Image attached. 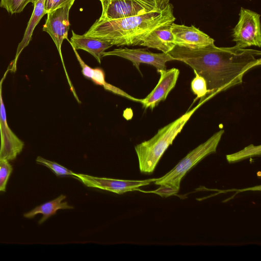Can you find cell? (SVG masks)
Instances as JSON below:
<instances>
[{
    "label": "cell",
    "mask_w": 261,
    "mask_h": 261,
    "mask_svg": "<svg viewBox=\"0 0 261 261\" xmlns=\"http://www.w3.org/2000/svg\"><path fill=\"white\" fill-rule=\"evenodd\" d=\"M168 54L205 79L208 91L199 102L202 104L218 93L241 84L245 74L261 64L260 50L236 45L217 47L213 44L198 49L175 46Z\"/></svg>",
    "instance_id": "obj_1"
},
{
    "label": "cell",
    "mask_w": 261,
    "mask_h": 261,
    "mask_svg": "<svg viewBox=\"0 0 261 261\" xmlns=\"http://www.w3.org/2000/svg\"><path fill=\"white\" fill-rule=\"evenodd\" d=\"M173 7L168 3L158 10L111 21L96 20L84 34L117 46L140 45L153 30L174 22Z\"/></svg>",
    "instance_id": "obj_2"
},
{
    "label": "cell",
    "mask_w": 261,
    "mask_h": 261,
    "mask_svg": "<svg viewBox=\"0 0 261 261\" xmlns=\"http://www.w3.org/2000/svg\"><path fill=\"white\" fill-rule=\"evenodd\" d=\"M201 105L199 103L193 109L159 129L150 139L135 146L141 173L151 174L153 172L165 151L172 144L191 116Z\"/></svg>",
    "instance_id": "obj_3"
},
{
    "label": "cell",
    "mask_w": 261,
    "mask_h": 261,
    "mask_svg": "<svg viewBox=\"0 0 261 261\" xmlns=\"http://www.w3.org/2000/svg\"><path fill=\"white\" fill-rule=\"evenodd\" d=\"M224 133L220 129L207 140L191 151L169 172L157 178L156 185L166 184L179 190L182 178L192 168L208 154L215 152L217 147Z\"/></svg>",
    "instance_id": "obj_4"
},
{
    "label": "cell",
    "mask_w": 261,
    "mask_h": 261,
    "mask_svg": "<svg viewBox=\"0 0 261 261\" xmlns=\"http://www.w3.org/2000/svg\"><path fill=\"white\" fill-rule=\"evenodd\" d=\"M102 13L97 20L111 21L142 14L167 5L166 0H99Z\"/></svg>",
    "instance_id": "obj_5"
},
{
    "label": "cell",
    "mask_w": 261,
    "mask_h": 261,
    "mask_svg": "<svg viewBox=\"0 0 261 261\" xmlns=\"http://www.w3.org/2000/svg\"><path fill=\"white\" fill-rule=\"evenodd\" d=\"M73 3L74 2H71L47 13V18L43 26L42 30L48 33L54 42L61 58L70 90L76 100H79V99L66 69L61 51V46L63 40L64 39L69 40L68 39L70 25L69 13Z\"/></svg>",
    "instance_id": "obj_6"
},
{
    "label": "cell",
    "mask_w": 261,
    "mask_h": 261,
    "mask_svg": "<svg viewBox=\"0 0 261 261\" xmlns=\"http://www.w3.org/2000/svg\"><path fill=\"white\" fill-rule=\"evenodd\" d=\"M260 15L241 7L238 23L232 30L233 41L240 47L261 46Z\"/></svg>",
    "instance_id": "obj_7"
},
{
    "label": "cell",
    "mask_w": 261,
    "mask_h": 261,
    "mask_svg": "<svg viewBox=\"0 0 261 261\" xmlns=\"http://www.w3.org/2000/svg\"><path fill=\"white\" fill-rule=\"evenodd\" d=\"M9 69L0 81V160L8 161L15 160L22 151L24 142L19 139L9 126L2 96V84Z\"/></svg>",
    "instance_id": "obj_8"
},
{
    "label": "cell",
    "mask_w": 261,
    "mask_h": 261,
    "mask_svg": "<svg viewBox=\"0 0 261 261\" xmlns=\"http://www.w3.org/2000/svg\"><path fill=\"white\" fill-rule=\"evenodd\" d=\"M109 56H118L131 61L140 72L141 63L152 65L159 71L166 69V62L174 60L168 53H153L144 48H116L105 51L102 57Z\"/></svg>",
    "instance_id": "obj_9"
},
{
    "label": "cell",
    "mask_w": 261,
    "mask_h": 261,
    "mask_svg": "<svg viewBox=\"0 0 261 261\" xmlns=\"http://www.w3.org/2000/svg\"><path fill=\"white\" fill-rule=\"evenodd\" d=\"M75 177L88 187L94 188L121 194L127 192L139 191V188L154 182L157 178L143 180H128L98 177L83 174H75Z\"/></svg>",
    "instance_id": "obj_10"
},
{
    "label": "cell",
    "mask_w": 261,
    "mask_h": 261,
    "mask_svg": "<svg viewBox=\"0 0 261 261\" xmlns=\"http://www.w3.org/2000/svg\"><path fill=\"white\" fill-rule=\"evenodd\" d=\"M171 30L175 46L189 49L201 48L214 44V40L193 25L173 22Z\"/></svg>",
    "instance_id": "obj_11"
},
{
    "label": "cell",
    "mask_w": 261,
    "mask_h": 261,
    "mask_svg": "<svg viewBox=\"0 0 261 261\" xmlns=\"http://www.w3.org/2000/svg\"><path fill=\"white\" fill-rule=\"evenodd\" d=\"M158 72L160 74V78L157 85L145 98L139 100L145 109L152 110L161 101L166 99L169 92L175 87L179 74V70L175 68Z\"/></svg>",
    "instance_id": "obj_12"
},
{
    "label": "cell",
    "mask_w": 261,
    "mask_h": 261,
    "mask_svg": "<svg viewBox=\"0 0 261 261\" xmlns=\"http://www.w3.org/2000/svg\"><path fill=\"white\" fill-rule=\"evenodd\" d=\"M171 24L161 26L151 32L140 46L154 48L164 53H168L175 46Z\"/></svg>",
    "instance_id": "obj_13"
},
{
    "label": "cell",
    "mask_w": 261,
    "mask_h": 261,
    "mask_svg": "<svg viewBox=\"0 0 261 261\" xmlns=\"http://www.w3.org/2000/svg\"><path fill=\"white\" fill-rule=\"evenodd\" d=\"M70 41L68 42L75 49H82L92 55L100 64L101 58L106 50L113 45L108 42L84 35L75 34L73 30Z\"/></svg>",
    "instance_id": "obj_14"
},
{
    "label": "cell",
    "mask_w": 261,
    "mask_h": 261,
    "mask_svg": "<svg viewBox=\"0 0 261 261\" xmlns=\"http://www.w3.org/2000/svg\"><path fill=\"white\" fill-rule=\"evenodd\" d=\"M45 0H35L34 10L28 23L27 27L22 40L19 43L15 57L12 63L9 66L10 70L14 72L16 70V64L18 57L22 50L30 43L34 30L42 17L47 14L45 9Z\"/></svg>",
    "instance_id": "obj_15"
},
{
    "label": "cell",
    "mask_w": 261,
    "mask_h": 261,
    "mask_svg": "<svg viewBox=\"0 0 261 261\" xmlns=\"http://www.w3.org/2000/svg\"><path fill=\"white\" fill-rule=\"evenodd\" d=\"M66 196L61 195L56 198L38 206H37L31 211L23 214L24 217L26 218H34L36 215L41 214L42 217L39 221V224H41L44 222L49 217L56 214L59 210L72 209L73 206L68 204L67 201H63Z\"/></svg>",
    "instance_id": "obj_16"
},
{
    "label": "cell",
    "mask_w": 261,
    "mask_h": 261,
    "mask_svg": "<svg viewBox=\"0 0 261 261\" xmlns=\"http://www.w3.org/2000/svg\"><path fill=\"white\" fill-rule=\"evenodd\" d=\"M90 79L95 84L102 86L106 90H109L116 94L125 97L133 101L138 102L139 101V99L129 95L121 89L107 83L105 80V72L100 68H93V71Z\"/></svg>",
    "instance_id": "obj_17"
},
{
    "label": "cell",
    "mask_w": 261,
    "mask_h": 261,
    "mask_svg": "<svg viewBox=\"0 0 261 261\" xmlns=\"http://www.w3.org/2000/svg\"><path fill=\"white\" fill-rule=\"evenodd\" d=\"M261 154V146H255L250 144L242 150L236 153L226 155L227 161L229 163H234L248 158L260 155Z\"/></svg>",
    "instance_id": "obj_18"
},
{
    "label": "cell",
    "mask_w": 261,
    "mask_h": 261,
    "mask_svg": "<svg viewBox=\"0 0 261 261\" xmlns=\"http://www.w3.org/2000/svg\"><path fill=\"white\" fill-rule=\"evenodd\" d=\"M36 161L37 164L46 166L58 176L65 175L75 176V173L56 162L47 160L40 156L37 158Z\"/></svg>",
    "instance_id": "obj_19"
},
{
    "label": "cell",
    "mask_w": 261,
    "mask_h": 261,
    "mask_svg": "<svg viewBox=\"0 0 261 261\" xmlns=\"http://www.w3.org/2000/svg\"><path fill=\"white\" fill-rule=\"evenodd\" d=\"M35 0H1L0 7L13 14L21 12L25 6L31 3L34 4Z\"/></svg>",
    "instance_id": "obj_20"
},
{
    "label": "cell",
    "mask_w": 261,
    "mask_h": 261,
    "mask_svg": "<svg viewBox=\"0 0 261 261\" xmlns=\"http://www.w3.org/2000/svg\"><path fill=\"white\" fill-rule=\"evenodd\" d=\"M195 77L191 82V90L197 98L202 99L207 94V89L205 79L201 76L194 72Z\"/></svg>",
    "instance_id": "obj_21"
},
{
    "label": "cell",
    "mask_w": 261,
    "mask_h": 261,
    "mask_svg": "<svg viewBox=\"0 0 261 261\" xmlns=\"http://www.w3.org/2000/svg\"><path fill=\"white\" fill-rule=\"evenodd\" d=\"M12 170V166L8 161L0 160V192L6 191V186Z\"/></svg>",
    "instance_id": "obj_22"
},
{
    "label": "cell",
    "mask_w": 261,
    "mask_h": 261,
    "mask_svg": "<svg viewBox=\"0 0 261 261\" xmlns=\"http://www.w3.org/2000/svg\"><path fill=\"white\" fill-rule=\"evenodd\" d=\"M160 187L155 190L151 191H144L139 189V191L145 193H154L160 195L162 197H167L174 195L178 192L179 190L173 188L168 185L163 184L160 185Z\"/></svg>",
    "instance_id": "obj_23"
},
{
    "label": "cell",
    "mask_w": 261,
    "mask_h": 261,
    "mask_svg": "<svg viewBox=\"0 0 261 261\" xmlns=\"http://www.w3.org/2000/svg\"><path fill=\"white\" fill-rule=\"evenodd\" d=\"M75 0H45V9L47 13L62 7Z\"/></svg>",
    "instance_id": "obj_24"
},
{
    "label": "cell",
    "mask_w": 261,
    "mask_h": 261,
    "mask_svg": "<svg viewBox=\"0 0 261 261\" xmlns=\"http://www.w3.org/2000/svg\"><path fill=\"white\" fill-rule=\"evenodd\" d=\"M166 2H169V1H170V0H166Z\"/></svg>",
    "instance_id": "obj_25"
}]
</instances>
